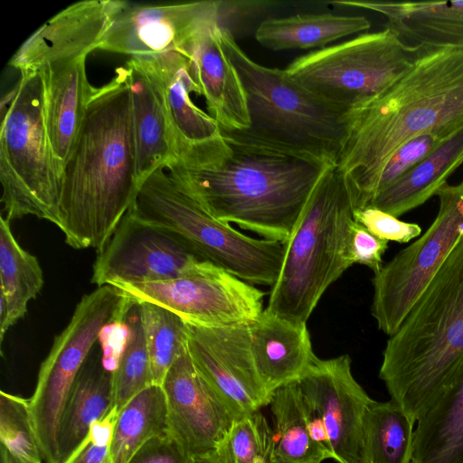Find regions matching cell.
Instances as JSON below:
<instances>
[{
	"label": "cell",
	"instance_id": "14",
	"mask_svg": "<svg viewBox=\"0 0 463 463\" xmlns=\"http://www.w3.org/2000/svg\"><path fill=\"white\" fill-rule=\"evenodd\" d=\"M188 325L187 349L197 371L239 420L269 405L253 361L249 326Z\"/></svg>",
	"mask_w": 463,
	"mask_h": 463
},
{
	"label": "cell",
	"instance_id": "32",
	"mask_svg": "<svg viewBox=\"0 0 463 463\" xmlns=\"http://www.w3.org/2000/svg\"><path fill=\"white\" fill-rule=\"evenodd\" d=\"M269 406L273 416L274 463H321L326 459L309 435L298 382L277 389Z\"/></svg>",
	"mask_w": 463,
	"mask_h": 463
},
{
	"label": "cell",
	"instance_id": "24",
	"mask_svg": "<svg viewBox=\"0 0 463 463\" xmlns=\"http://www.w3.org/2000/svg\"><path fill=\"white\" fill-rule=\"evenodd\" d=\"M332 4L378 13L385 27L410 44L432 43L463 46V1L375 2L338 0Z\"/></svg>",
	"mask_w": 463,
	"mask_h": 463
},
{
	"label": "cell",
	"instance_id": "10",
	"mask_svg": "<svg viewBox=\"0 0 463 463\" xmlns=\"http://www.w3.org/2000/svg\"><path fill=\"white\" fill-rule=\"evenodd\" d=\"M133 300L104 285L84 295L42 363L29 398L31 416L45 463H58V432L71 389L101 333L122 323Z\"/></svg>",
	"mask_w": 463,
	"mask_h": 463
},
{
	"label": "cell",
	"instance_id": "45",
	"mask_svg": "<svg viewBox=\"0 0 463 463\" xmlns=\"http://www.w3.org/2000/svg\"><path fill=\"white\" fill-rule=\"evenodd\" d=\"M0 463H14L8 451L2 445H0Z\"/></svg>",
	"mask_w": 463,
	"mask_h": 463
},
{
	"label": "cell",
	"instance_id": "25",
	"mask_svg": "<svg viewBox=\"0 0 463 463\" xmlns=\"http://www.w3.org/2000/svg\"><path fill=\"white\" fill-rule=\"evenodd\" d=\"M114 407L113 370L102 350L90 354L68 395L58 432V463L87 436L91 425Z\"/></svg>",
	"mask_w": 463,
	"mask_h": 463
},
{
	"label": "cell",
	"instance_id": "8",
	"mask_svg": "<svg viewBox=\"0 0 463 463\" xmlns=\"http://www.w3.org/2000/svg\"><path fill=\"white\" fill-rule=\"evenodd\" d=\"M0 181L5 219L60 224L61 176L46 135L40 71L20 73L1 101Z\"/></svg>",
	"mask_w": 463,
	"mask_h": 463
},
{
	"label": "cell",
	"instance_id": "7",
	"mask_svg": "<svg viewBox=\"0 0 463 463\" xmlns=\"http://www.w3.org/2000/svg\"><path fill=\"white\" fill-rule=\"evenodd\" d=\"M128 213L183 240L201 259L241 279L273 286L281 270L284 244L241 233L206 212L159 167L140 183Z\"/></svg>",
	"mask_w": 463,
	"mask_h": 463
},
{
	"label": "cell",
	"instance_id": "5",
	"mask_svg": "<svg viewBox=\"0 0 463 463\" xmlns=\"http://www.w3.org/2000/svg\"><path fill=\"white\" fill-rule=\"evenodd\" d=\"M220 38L242 83L250 117L249 128L222 129L223 135L253 146L315 157L335 166L346 135L347 111L319 99L285 70L252 61L229 32L220 29Z\"/></svg>",
	"mask_w": 463,
	"mask_h": 463
},
{
	"label": "cell",
	"instance_id": "19",
	"mask_svg": "<svg viewBox=\"0 0 463 463\" xmlns=\"http://www.w3.org/2000/svg\"><path fill=\"white\" fill-rule=\"evenodd\" d=\"M121 0H84L59 12L16 51L8 65L20 73L61 61L87 56L99 49Z\"/></svg>",
	"mask_w": 463,
	"mask_h": 463
},
{
	"label": "cell",
	"instance_id": "38",
	"mask_svg": "<svg viewBox=\"0 0 463 463\" xmlns=\"http://www.w3.org/2000/svg\"><path fill=\"white\" fill-rule=\"evenodd\" d=\"M118 412L113 407L103 419L94 422L87 436L62 463H113L110 449Z\"/></svg>",
	"mask_w": 463,
	"mask_h": 463
},
{
	"label": "cell",
	"instance_id": "34",
	"mask_svg": "<svg viewBox=\"0 0 463 463\" xmlns=\"http://www.w3.org/2000/svg\"><path fill=\"white\" fill-rule=\"evenodd\" d=\"M154 384L162 385L173 364L187 350L188 325L162 307L138 303Z\"/></svg>",
	"mask_w": 463,
	"mask_h": 463
},
{
	"label": "cell",
	"instance_id": "13",
	"mask_svg": "<svg viewBox=\"0 0 463 463\" xmlns=\"http://www.w3.org/2000/svg\"><path fill=\"white\" fill-rule=\"evenodd\" d=\"M202 260L175 234L128 212L98 250L91 282L100 287L167 280L190 273Z\"/></svg>",
	"mask_w": 463,
	"mask_h": 463
},
{
	"label": "cell",
	"instance_id": "30",
	"mask_svg": "<svg viewBox=\"0 0 463 463\" xmlns=\"http://www.w3.org/2000/svg\"><path fill=\"white\" fill-rule=\"evenodd\" d=\"M167 433L165 392L161 385L153 384L118 412L110 449L113 463H128L147 440Z\"/></svg>",
	"mask_w": 463,
	"mask_h": 463
},
{
	"label": "cell",
	"instance_id": "37",
	"mask_svg": "<svg viewBox=\"0 0 463 463\" xmlns=\"http://www.w3.org/2000/svg\"><path fill=\"white\" fill-rule=\"evenodd\" d=\"M462 127L463 124L442 127L420 134L403 144L382 170L373 197L414 167Z\"/></svg>",
	"mask_w": 463,
	"mask_h": 463
},
{
	"label": "cell",
	"instance_id": "2",
	"mask_svg": "<svg viewBox=\"0 0 463 463\" xmlns=\"http://www.w3.org/2000/svg\"><path fill=\"white\" fill-rule=\"evenodd\" d=\"M139 184L131 98L120 67L109 83L93 87L61 173L58 228L66 243L101 249L130 209Z\"/></svg>",
	"mask_w": 463,
	"mask_h": 463
},
{
	"label": "cell",
	"instance_id": "41",
	"mask_svg": "<svg viewBox=\"0 0 463 463\" xmlns=\"http://www.w3.org/2000/svg\"><path fill=\"white\" fill-rule=\"evenodd\" d=\"M388 241L372 234L364 225L354 220L349 234L348 256L352 266L364 265L373 273L383 267V255Z\"/></svg>",
	"mask_w": 463,
	"mask_h": 463
},
{
	"label": "cell",
	"instance_id": "29",
	"mask_svg": "<svg viewBox=\"0 0 463 463\" xmlns=\"http://www.w3.org/2000/svg\"><path fill=\"white\" fill-rule=\"evenodd\" d=\"M43 273L36 257L14 238L10 222L0 218V343L5 334L22 318L30 300L43 286Z\"/></svg>",
	"mask_w": 463,
	"mask_h": 463
},
{
	"label": "cell",
	"instance_id": "26",
	"mask_svg": "<svg viewBox=\"0 0 463 463\" xmlns=\"http://www.w3.org/2000/svg\"><path fill=\"white\" fill-rule=\"evenodd\" d=\"M463 164V127L402 177L378 193L367 207L395 217L422 205Z\"/></svg>",
	"mask_w": 463,
	"mask_h": 463
},
{
	"label": "cell",
	"instance_id": "12",
	"mask_svg": "<svg viewBox=\"0 0 463 463\" xmlns=\"http://www.w3.org/2000/svg\"><path fill=\"white\" fill-rule=\"evenodd\" d=\"M114 287L137 303L157 305L205 328L249 326L264 310L265 292L207 260L179 278Z\"/></svg>",
	"mask_w": 463,
	"mask_h": 463
},
{
	"label": "cell",
	"instance_id": "43",
	"mask_svg": "<svg viewBox=\"0 0 463 463\" xmlns=\"http://www.w3.org/2000/svg\"><path fill=\"white\" fill-rule=\"evenodd\" d=\"M303 400L307 426L312 440L325 456L326 459H335L332 444L322 415L304 397Z\"/></svg>",
	"mask_w": 463,
	"mask_h": 463
},
{
	"label": "cell",
	"instance_id": "9",
	"mask_svg": "<svg viewBox=\"0 0 463 463\" xmlns=\"http://www.w3.org/2000/svg\"><path fill=\"white\" fill-rule=\"evenodd\" d=\"M419 50L384 27L299 56L285 71L319 99L348 111L407 71Z\"/></svg>",
	"mask_w": 463,
	"mask_h": 463
},
{
	"label": "cell",
	"instance_id": "20",
	"mask_svg": "<svg viewBox=\"0 0 463 463\" xmlns=\"http://www.w3.org/2000/svg\"><path fill=\"white\" fill-rule=\"evenodd\" d=\"M209 115L227 131L250 128L245 91L236 69L225 53L214 14L205 20L179 49Z\"/></svg>",
	"mask_w": 463,
	"mask_h": 463
},
{
	"label": "cell",
	"instance_id": "27",
	"mask_svg": "<svg viewBox=\"0 0 463 463\" xmlns=\"http://www.w3.org/2000/svg\"><path fill=\"white\" fill-rule=\"evenodd\" d=\"M370 27V21L362 15L295 14L262 20L255 31V39L272 51L323 49L328 43L366 32Z\"/></svg>",
	"mask_w": 463,
	"mask_h": 463
},
{
	"label": "cell",
	"instance_id": "11",
	"mask_svg": "<svg viewBox=\"0 0 463 463\" xmlns=\"http://www.w3.org/2000/svg\"><path fill=\"white\" fill-rule=\"evenodd\" d=\"M436 196L439 210L428 230L372 279L371 313L379 330L389 336L463 239V181L446 184Z\"/></svg>",
	"mask_w": 463,
	"mask_h": 463
},
{
	"label": "cell",
	"instance_id": "1",
	"mask_svg": "<svg viewBox=\"0 0 463 463\" xmlns=\"http://www.w3.org/2000/svg\"><path fill=\"white\" fill-rule=\"evenodd\" d=\"M419 45L407 71L347 111L335 170L354 210L367 207L382 170L403 144L420 134L463 124V46Z\"/></svg>",
	"mask_w": 463,
	"mask_h": 463
},
{
	"label": "cell",
	"instance_id": "36",
	"mask_svg": "<svg viewBox=\"0 0 463 463\" xmlns=\"http://www.w3.org/2000/svg\"><path fill=\"white\" fill-rule=\"evenodd\" d=\"M0 442L14 463H43L29 399L0 392Z\"/></svg>",
	"mask_w": 463,
	"mask_h": 463
},
{
	"label": "cell",
	"instance_id": "6",
	"mask_svg": "<svg viewBox=\"0 0 463 463\" xmlns=\"http://www.w3.org/2000/svg\"><path fill=\"white\" fill-rule=\"evenodd\" d=\"M353 213L345 184L331 165L283 243V263L269 292L268 311L307 323L327 288L352 266L348 243Z\"/></svg>",
	"mask_w": 463,
	"mask_h": 463
},
{
	"label": "cell",
	"instance_id": "39",
	"mask_svg": "<svg viewBox=\"0 0 463 463\" xmlns=\"http://www.w3.org/2000/svg\"><path fill=\"white\" fill-rule=\"evenodd\" d=\"M279 5L267 0H215L217 26L236 40L257 19Z\"/></svg>",
	"mask_w": 463,
	"mask_h": 463
},
{
	"label": "cell",
	"instance_id": "33",
	"mask_svg": "<svg viewBox=\"0 0 463 463\" xmlns=\"http://www.w3.org/2000/svg\"><path fill=\"white\" fill-rule=\"evenodd\" d=\"M122 322L127 328L126 339L113 369L114 407L118 411L154 384L137 302L133 303Z\"/></svg>",
	"mask_w": 463,
	"mask_h": 463
},
{
	"label": "cell",
	"instance_id": "44",
	"mask_svg": "<svg viewBox=\"0 0 463 463\" xmlns=\"http://www.w3.org/2000/svg\"><path fill=\"white\" fill-rule=\"evenodd\" d=\"M189 463H222V461L215 449L203 455L190 457Z\"/></svg>",
	"mask_w": 463,
	"mask_h": 463
},
{
	"label": "cell",
	"instance_id": "22",
	"mask_svg": "<svg viewBox=\"0 0 463 463\" xmlns=\"http://www.w3.org/2000/svg\"><path fill=\"white\" fill-rule=\"evenodd\" d=\"M250 347L259 376L269 394L297 382L318 357L307 323H297L264 309L249 326Z\"/></svg>",
	"mask_w": 463,
	"mask_h": 463
},
{
	"label": "cell",
	"instance_id": "35",
	"mask_svg": "<svg viewBox=\"0 0 463 463\" xmlns=\"http://www.w3.org/2000/svg\"><path fill=\"white\" fill-rule=\"evenodd\" d=\"M222 463H274V434L260 411L237 420L216 449Z\"/></svg>",
	"mask_w": 463,
	"mask_h": 463
},
{
	"label": "cell",
	"instance_id": "17",
	"mask_svg": "<svg viewBox=\"0 0 463 463\" xmlns=\"http://www.w3.org/2000/svg\"><path fill=\"white\" fill-rule=\"evenodd\" d=\"M161 386L168 433L189 457L215 450L238 419L197 371L188 349L170 367Z\"/></svg>",
	"mask_w": 463,
	"mask_h": 463
},
{
	"label": "cell",
	"instance_id": "3",
	"mask_svg": "<svg viewBox=\"0 0 463 463\" xmlns=\"http://www.w3.org/2000/svg\"><path fill=\"white\" fill-rule=\"evenodd\" d=\"M224 137L231 152L218 164L169 162L168 174L214 219L285 243L333 165Z\"/></svg>",
	"mask_w": 463,
	"mask_h": 463
},
{
	"label": "cell",
	"instance_id": "42",
	"mask_svg": "<svg viewBox=\"0 0 463 463\" xmlns=\"http://www.w3.org/2000/svg\"><path fill=\"white\" fill-rule=\"evenodd\" d=\"M189 455L169 433L143 444L128 463H189Z\"/></svg>",
	"mask_w": 463,
	"mask_h": 463
},
{
	"label": "cell",
	"instance_id": "4",
	"mask_svg": "<svg viewBox=\"0 0 463 463\" xmlns=\"http://www.w3.org/2000/svg\"><path fill=\"white\" fill-rule=\"evenodd\" d=\"M463 370V239L383 352L379 377L417 423Z\"/></svg>",
	"mask_w": 463,
	"mask_h": 463
},
{
	"label": "cell",
	"instance_id": "21",
	"mask_svg": "<svg viewBox=\"0 0 463 463\" xmlns=\"http://www.w3.org/2000/svg\"><path fill=\"white\" fill-rule=\"evenodd\" d=\"M86 57L53 62L39 70L46 135L60 176L93 89L86 74Z\"/></svg>",
	"mask_w": 463,
	"mask_h": 463
},
{
	"label": "cell",
	"instance_id": "18",
	"mask_svg": "<svg viewBox=\"0 0 463 463\" xmlns=\"http://www.w3.org/2000/svg\"><path fill=\"white\" fill-rule=\"evenodd\" d=\"M136 61L162 92L174 136V152L184 151L205 163L214 164L225 158L231 147L221 126L192 101L190 93L200 95V91L190 73L187 58L175 51Z\"/></svg>",
	"mask_w": 463,
	"mask_h": 463
},
{
	"label": "cell",
	"instance_id": "23",
	"mask_svg": "<svg viewBox=\"0 0 463 463\" xmlns=\"http://www.w3.org/2000/svg\"><path fill=\"white\" fill-rule=\"evenodd\" d=\"M132 104L138 177L141 181L174 155V136L162 92L134 60L124 67Z\"/></svg>",
	"mask_w": 463,
	"mask_h": 463
},
{
	"label": "cell",
	"instance_id": "40",
	"mask_svg": "<svg viewBox=\"0 0 463 463\" xmlns=\"http://www.w3.org/2000/svg\"><path fill=\"white\" fill-rule=\"evenodd\" d=\"M354 220L364 225L374 236L399 243H406L421 233L417 223L405 222L374 207L354 210Z\"/></svg>",
	"mask_w": 463,
	"mask_h": 463
},
{
	"label": "cell",
	"instance_id": "16",
	"mask_svg": "<svg viewBox=\"0 0 463 463\" xmlns=\"http://www.w3.org/2000/svg\"><path fill=\"white\" fill-rule=\"evenodd\" d=\"M297 382L303 397L322 415L335 460L364 463L363 421L373 399L354 379L349 355L317 358Z\"/></svg>",
	"mask_w": 463,
	"mask_h": 463
},
{
	"label": "cell",
	"instance_id": "28",
	"mask_svg": "<svg viewBox=\"0 0 463 463\" xmlns=\"http://www.w3.org/2000/svg\"><path fill=\"white\" fill-rule=\"evenodd\" d=\"M411 463H463V370L417 421Z\"/></svg>",
	"mask_w": 463,
	"mask_h": 463
},
{
	"label": "cell",
	"instance_id": "31",
	"mask_svg": "<svg viewBox=\"0 0 463 463\" xmlns=\"http://www.w3.org/2000/svg\"><path fill=\"white\" fill-rule=\"evenodd\" d=\"M415 423L392 400H372L364 416V463H411Z\"/></svg>",
	"mask_w": 463,
	"mask_h": 463
},
{
	"label": "cell",
	"instance_id": "15",
	"mask_svg": "<svg viewBox=\"0 0 463 463\" xmlns=\"http://www.w3.org/2000/svg\"><path fill=\"white\" fill-rule=\"evenodd\" d=\"M215 0L137 4L121 1L99 49L144 61L178 51L214 14Z\"/></svg>",
	"mask_w": 463,
	"mask_h": 463
}]
</instances>
